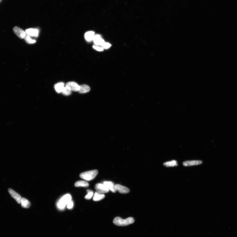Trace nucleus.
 <instances>
[{
  "label": "nucleus",
  "mask_w": 237,
  "mask_h": 237,
  "mask_svg": "<svg viewBox=\"0 0 237 237\" xmlns=\"http://www.w3.org/2000/svg\"><path fill=\"white\" fill-rule=\"evenodd\" d=\"M135 220L133 217H130L123 219L120 217H116L114 219L113 223L118 226H126L134 222Z\"/></svg>",
  "instance_id": "nucleus-1"
},
{
  "label": "nucleus",
  "mask_w": 237,
  "mask_h": 237,
  "mask_svg": "<svg viewBox=\"0 0 237 237\" xmlns=\"http://www.w3.org/2000/svg\"><path fill=\"white\" fill-rule=\"evenodd\" d=\"M72 200V197L69 194H67L63 196L59 200L57 203V206L59 209L63 210L64 209L66 206Z\"/></svg>",
  "instance_id": "nucleus-2"
},
{
  "label": "nucleus",
  "mask_w": 237,
  "mask_h": 237,
  "mask_svg": "<svg viewBox=\"0 0 237 237\" xmlns=\"http://www.w3.org/2000/svg\"><path fill=\"white\" fill-rule=\"evenodd\" d=\"M98 173V171L96 170L86 171L81 173L80 177L85 180L90 181L95 178Z\"/></svg>",
  "instance_id": "nucleus-3"
},
{
  "label": "nucleus",
  "mask_w": 237,
  "mask_h": 237,
  "mask_svg": "<svg viewBox=\"0 0 237 237\" xmlns=\"http://www.w3.org/2000/svg\"><path fill=\"white\" fill-rule=\"evenodd\" d=\"M95 188L97 192L104 194L109 191V190L104 183H97L96 184Z\"/></svg>",
  "instance_id": "nucleus-4"
},
{
  "label": "nucleus",
  "mask_w": 237,
  "mask_h": 237,
  "mask_svg": "<svg viewBox=\"0 0 237 237\" xmlns=\"http://www.w3.org/2000/svg\"><path fill=\"white\" fill-rule=\"evenodd\" d=\"M66 87L71 91L78 92L80 89V86L74 82H69L66 84Z\"/></svg>",
  "instance_id": "nucleus-5"
},
{
  "label": "nucleus",
  "mask_w": 237,
  "mask_h": 237,
  "mask_svg": "<svg viewBox=\"0 0 237 237\" xmlns=\"http://www.w3.org/2000/svg\"><path fill=\"white\" fill-rule=\"evenodd\" d=\"M15 34L20 39L25 38L26 36V32L21 28L17 26H15L13 29Z\"/></svg>",
  "instance_id": "nucleus-6"
},
{
  "label": "nucleus",
  "mask_w": 237,
  "mask_h": 237,
  "mask_svg": "<svg viewBox=\"0 0 237 237\" xmlns=\"http://www.w3.org/2000/svg\"><path fill=\"white\" fill-rule=\"evenodd\" d=\"M115 187L116 191H117L121 193L127 194L130 192V190L128 188L119 184H116Z\"/></svg>",
  "instance_id": "nucleus-7"
},
{
  "label": "nucleus",
  "mask_w": 237,
  "mask_h": 237,
  "mask_svg": "<svg viewBox=\"0 0 237 237\" xmlns=\"http://www.w3.org/2000/svg\"><path fill=\"white\" fill-rule=\"evenodd\" d=\"M8 192L11 196L15 200L17 203L19 204L21 203V198L20 195L17 193V192H15L11 189H9Z\"/></svg>",
  "instance_id": "nucleus-8"
},
{
  "label": "nucleus",
  "mask_w": 237,
  "mask_h": 237,
  "mask_svg": "<svg viewBox=\"0 0 237 237\" xmlns=\"http://www.w3.org/2000/svg\"><path fill=\"white\" fill-rule=\"evenodd\" d=\"M94 43L95 45L98 46H101L102 47L103 44L105 42L101 36L100 35H95L94 37L93 40Z\"/></svg>",
  "instance_id": "nucleus-9"
},
{
  "label": "nucleus",
  "mask_w": 237,
  "mask_h": 237,
  "mask_svg": "<svg viewBox=\"0 0 237 237\" xmlns=\"http://www.w3.org/2000/svg\"><path fill=\"white\" fill-rule=\"evenodd\" d=\"M25 32L26 34L29 36L38 37L39 35V31L37 29L29 28L25 30Z\"/></svg>",
  "instance_id": "nucleus-10"
},
{
  "label": "nucleus",
  "mask_w": 237,
  "mask_h": 237,
  "mask_svg": "<svg viewBox=\"0 0 237 237\" xmlns=\"http://www.w3.org/2000/svg\"><path fill=\"white\" fill-rule=\"evenodd\" d=\"M203 163L201 161H184L183 163L184 166H190L194 165H199Z\"/></svg>",
  "instance_id": "nucleus-11"
},
{
  "label": "nucleus",
  "mask_w": 237,
  "mask_h": 237,
  "mask_svg": "<svg viewBox=\"0 0 237 237\" xmlns=\"http://www.w3.org/2000/svg\"><path fill=\"white\" fill-rule=\"evenodd\" d=\"M107 188L110 190L113 193H115L116 190L115 189V185L112 182L110 181H105L103 183Z\"/></svg>",
  "instance_id": "nucleus-12"
},
{
  "label": "nucleus",
  "mask_w": 237,
  "mask_h": 237,
  "mask_svg": "<svg viewBox=\"0 0 237 237\" xmlns=\"http://www.w3.org/2000/svg\"><path fill=\"white\" fill-rule=\"evenodd\" d=\"M95 35V33L94 32L92 31H88L85 33V38L87 41L90 42L93 40Z\"/></svg>",
  "instance_id": "nucleus-13"
},
{
  "label": "nucleus",
  "mask_w": 237,
  "mask_h": 237,
  "mask_svg": "<svg viewBox=\"0 0 237 237\" xmlns=\"http://www.w3.org/2000/svg\"><path fill=\"white\" fill-rule=\"evenodd\" d=\"M105 197V195L104 194L96 192L94 194L93 200L94 201H98L104 199Z\"/></svg>",
  "instance_id": "nucleus-14"
},
{
  "label": "nucleus",
  "mask_w": 237,
  "mask_h": 237,
  "mask_svg": "<svg viewBox=\"0 0 237 237\" xmlns=\"http://www.w3.org/2000/svg\"><path fill=\"white\" fill-rule=\"evenodd\" d=\"M64 87V83L63 82L57 83L54 86L55 89L58 93H61Z\"/></svg>",
  "instance_id": "nucleus-15"
},
{
  "label": "nucleus",
  "mask_w": 237,
  "mask_h": 237,
  "mask_svg": "<svg viewBox=\"0 0 237 237\" xmlns=\"http://www.w3.org/2000/svg\"><path fill=\"white\" fill-rule=\"evenodd\" d=\"M21 207L24 208H29L31 206L30 202L24 198H21Z\"/></svg>",
  "instance_id": "nucleus-16"
},
{
  "label": "nucleus",
  "mask_w": 237,
  "mask_h": 237,
  "mask_svg": "<svg viewBox=\"0 0 237 237\" xmlns=\"http://www.w3.org/2000/svg\"><path fill=\"white\" fill-rule=\"evenodd\" d=\"M90 90V88L88 85H83L80 86V89L78 92L80 93L84 94L88 92Z\"/></svg>",
  "instance_id": "nucleus-17"
},
{
  "label": "nucleus",
  "mask_w": 237,
  "mask_h": 237,
  "mask_svg": "<svg viewBox=\"0 0 237 237\" xmlns=\"http://www.w3.org/2000/svg\"><path fill=\"white\" fill-rule=\"evenodd\" d=\"M74 186L76 187H88L89 184L87 181H81L76 182L75 184H74Z\"/></svg>",
  "instance_id": "nucleus-18"
},
{
  "label": "nucleus",
  "mask_w": 237,
  "mask_h": 237,
  "mask_svg": "<svg viewBox=\"0 0 237 237\" xmlns=\"http://www.w3.org/2000/svg\"><path fill=\"white\" fill-rule=\"evenodd\" d=\"M163 165L166 167H170L177 166L178 163L177 161L173 160L172 161L165 162V163H164Z\"/></svg>",
  "instance_id": "nucleus-19"
},
{
  "label": "nucleus",
  "mask_w": 237,
  "mask_h": 237,
  "mask_svg": "<svg viewBox=\"0 0 237 237\" xmlns=\"http://www.w3.org/2000/svg\"><path fill=\"white\" fill-rule=\"evenodd\" d=\"M24 38L25 39L26 42L28 44H33L35 43L36 42V40H33L31 38L30 36L28 35H26V36L25 37V38Z\"/></svg>",
  "instance_id": "nucleus-20"
},
{
  "label": "nucleus",
  "mask_w": 237,
  "mask_h": 237,
  "mask_svg": "<svg viewBox=\"0 0 237 237\" xmlns=\"http://www.w3.org/2000/svg\"><path fill=\"white\" fill-rule=\"evenodd\" d=\"M61 93L65 95L69 96L71 95L72 93V91L67 88L66 87H64Z\"/></svg>",
  "instance_id": "nucleus-21"
},
{
  "label": "nucleus",
  "mask_w": 237,
  "mask_h": 237,
  "mask_svg": "<svg viewBox=\"0 0 237 237\" xmlns=\"http://www.w3.org/2000/svg\"><path fill=\"white\" fill-rule=\"evenodd\" d=\"M87 194L85 197V198L86 200H90L91 199L93 196L94 193L93 191L90 190H87Z\"/></svg>",
  "instance_id": "nucleus-22"
},
{
  "label": "nucleus",
  "mask_w": 237,
  "mask_h": 237,
  "mask_svg": "<svg viewBox=\"0 0 237 237\" xmlns=\"http://www.w3.org/2000/svg\"><path fill=\"white\" fill-rule=\"evenodd\" d=\"M93 48L94 49L99 52H102L104 50V48L102 47H100L99 46L94 45L93 46Z\"/></svg>",
  "instance_id": "nucleus-23"
},
{
  "label": "nucleus",
  "mask_w": 237,
  "mask_h": 237,
  "mask_svg": "<svg viewBox=\"0 0 237 237\" xmlns=\"http://www.w3.org/2000/svg\"><path fill=\"white\" fill-rule=\"evenodd\" d=\"M111 46V45L110 44L108 43L104 42L102 46V47L104 48V49H109Z\"/></svg>",
  "instance_id": "nucleus-24"
},
{
  "label": "nucleus",
  "mask_w": 237,
  "mask_h": 237,
  "mask_svg": "<svg viewBox=\"0 0 237 237\" xmlns=\"http://www.w3.org/2000/svg\"><path fill=\"white\" fill-rule=\"evenodd\" d=\"M74 207V203L73 201L71 200L68 204L67 208L68 209H71Z\"/></svg>",
  "instance_id": "nucleus-25"
}]
</instances>
